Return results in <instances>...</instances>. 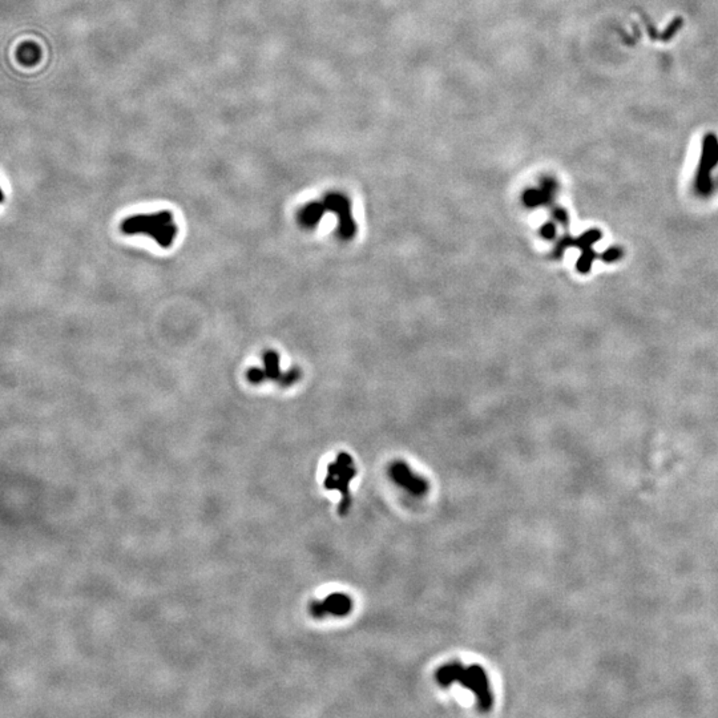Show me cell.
Here are the masks:
<instances>
[{
  "instance_id": "obj_1",
  "label": "cell",
  "mask_w": 718,
  "mask_h": 718,
  "mask_svg": "<svg viewBox=\"0 0 718 718\" xmlns=\"http://www.w3.org/2000/svg\"><path fill=\"white\" fill-rule=\"evenodd\" d=\"M435 681L440 687H450L453 683L469 689L475 696L476 706L482 713H487L494 706V692L483 667L472 664L465 667L462 662L453 661L442 665L435 671Z\"/></svg>"
},
{
  "instance_id": "obj_2",
  "label": "cell",
  "mask_w": 718,
  "mask_h": 718,
  "mask_svg": "<svg viewBox=\"0 0 718 718\" xmlns=\"http://www.w3.org/2000/svg\"><path fill=\"white\" fill-rule=\"evenodd\" d=\"M124 235H145L155 240L162 249H169L178 235V226L174 222L172 212L161 210L148 215H135L122 222Z\"/></svg>"
},
{
  "instance_id": "obj_3",
  "label": "cell",
  "mask_w": 718,
  "mask_h": 718,
  "mask_svg": "<svg viewBox=\"0 0 718 718\" xmlns=\"http://www.w3.org/2000/svg\"><path fill=\"white\" fill-rule=\"evenodd\" d=\"M357 476V467L354 458L347 453H340L335 460L328 463L325 488L328 491H337L340 494V515H346L353 504V498L350 492V483Z\"/></svg>"
},
{
  "instance_id": "obj_4",
  "label": "cell",
  "mask_w": 718,
  "mask_h": 718,
  "mask_svg": "<svg viewBox=\"0 0 718 718\" xmlns=\"http://www.w3.org/2000/svg\"><path fill=\"white\" fill-rule=\"evenodd\" d=\"M247 376L253 385H260L265 381H273L278 382L283 387H289L298 382V379L301 378V370L292 369L287 373H282L280 354L273 350H269L264 353L262 367L250 369L247 373Z\"/></svg>"
},
{
  "instance_id": "obj_5",
  "label": "cell",
  "mask_w": 718,
  "mask_h": 718,
  "mask_svg": "<svg viewBox=\"0 0 718 718\" xmlns=\"http://www.w3.org/2000/svg\"><path fill=\"white\" fill-rule=\"evenodd\" d=\"M718 165V137L716 133H708L703 141L701 157L696 173V190L700 196H709L713 190L712 172Z\"/></svg>"
},
{
  "instance_id": "obj_6",
  "label": "cell",
  "mask_w": 718,
  "mask_h": 718,
  "mask_svg": "<svg viewBox=\"0 0 718 718\" xmlns=\"http://www.w3.org/2000/svg\"><path fill=\"white\" fill-rule=\"evenodd\" d=\"M389 476L394 483L415 498H423L430 491V483L410 469L403 460H395L389 466Z\"/></svg>"
},
{
  "instance_id": "obj_7",
  "label": "cell",
  "mask_w": 718,
  "mask_h": 718,
  "mask_svg": "<svg viewBox=\"0 0 718 718\" xmlns=\"http://www.w3.org/2000/svg\"><path fill=\"white\" fill-rule=\"evenodd\" d=\"M328 212H333L338 217V235L349 241L357 235V224L353 219L350 200L340 193H328L324 199Z\"/></svg>"
},
{
  "instance_id": "obj_8",
  "label": "cell",
  "mask_w": 718,
  "mask_h": 718,
  "mask_svg": "<svg viewBox=\"0 0 718 718\" xmlns=\"http://www.w3.org/2000/svg\"><path fill=\"white\" fill-rule=\"evenodd\" d=\"M354 608L353 599L346 594H328L322 600H315L310 604V615L315 619H324V617H344L351 613Z\"/></svg>"
},
{
  "instance_id": "obj_9",
  "label": "cell",
  "mask_w": 718,
  "mask_h": 718,
  "mask_svg": "<svg viewBox=\"0 0 718 718\" xmlns=\"http://www.w3.org/2000/svg\"><path fill=\"white\" fill-rule=\"evenodd\" d=\"M558 185L552 178H544L540 189H528L523 194V203L528 208L548 205L553 201Z\"/></svg>"
},
{
  "instance_id": "obj_10",
  "label": "cell",
  "mask_w": 718,
  "mask_h": 718,
  "mask_svg": "<svg viewBox=\"0 0 718 718\" xmlns=\"http://www.w3.org/2000/svg\"><path fill=\"white\" fill-rule=\"evenodd\" d=\"M326 212H328V209L324 201L308 203L299 210L298 222L301 224V226H303L306 229H312L321 222V219Z\"/></svg>"
},
{
  "instance_id": "obj_11",
  "label": "cell",
  "mask_w": 718,
  "mask_h": 718,
  "mask_svg": "<svg viewBox=\"0 0 718 718\" xmlns=\"http://www.w3.org/2000/svg\"><path fill=\"white\" fill-rule=\"evenodd\" d=\"M600 240H601V232L599 229H591V231H587L585 233H583L578 238H574L572 247H578L580 249L592 248V245L599 242Z\"/></svg>"
},
{
  "instance_id": "obj_12",
  "label": "cell",
  "mask_w": 718,
  "mask_h": 718,
  "mask_svg": "<svg viewBox=\"0 0 718 718\" xmlns=\"http://www.w3.org/2000/svg\"><path fill=\"white\" fill-rule=\"evenodd\" d=\"M594 258H596V253H594V250L592 248L581 249V256H580L578 264H576V269H578V273H581V274L590 273L592 264H594Z\"/></svg>"
},
{
  "instance_id": "obj_13",
  "label": "cell",
  "mask_w": 718,
  "mask_h": 718,
  "mask_svg": "<svg viewBox=\"0 0 718 718\" xmlns=\"http://www.w3.org/2000/svg\"><path fill=\"white\" fill-rule=\"evenodd\" d=\"M623 256H624V251H623L621 248H619V247H612V248H609V249L606 250V251L601 254V260H603V262H606V264H612V262L619 261Z\"/></svg>"
},
{
  "instance_id": "obj_14",
  "label": "cell",
  "mask_w": 718,
  "mask_h": 718,
  "mask_svg": "<svg viewBox=\"0 0 718 718\" xmlns=\"http://www.w3.org/2000/svg\"><path fill=\"white\" fill-rule=\"evenodd\" d=\"M683 22H684V20H683V17H676V19L671 22V24L668 26V28L661 33V37H660V39H661V40H664V42L671 40V37H673V35H674L676 32L678 31V30H680V27L683 26Z\"/></svg>"
},
{
  "instance_id": "obj_15",
  "label": "cell",
  "mask_w": 718,
  "mask_h": 718,
  "mask_svg": "<svg viewBox=\"0 0 718 718\" xmlns=\"http://www.w3.org/2000/svg\"><path fill=\"white\" fill-rule=\"evenodd\" d=\"M556 233H558V231H556V224L555 222H546L540 228V235L543 238L548 240V241L553 240L556 237Z\"/></svg>"
},
{
  "instance_id": "obj_16",
  "label": "cell",
  "mask_w": 718,
  "mask_h": 718,
  "mask_svg": "<svg viewBox=\"0 0 718 718\" xmlns=\"http://www.w3.org/2000/svg\"><path fill=\"white\" fill-rule=\"evenodd\" d=\"M552 216L556 222L562 224V226H567L568 222H569V217H568V213L565 209H562L560 206H556L552 209Z\"/></svg>"
}]
</instances>
